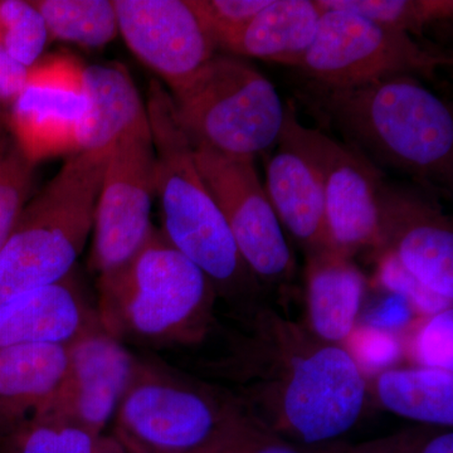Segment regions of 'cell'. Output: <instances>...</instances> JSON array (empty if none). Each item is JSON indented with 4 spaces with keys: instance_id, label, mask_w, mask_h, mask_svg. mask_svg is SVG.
I'll return each instance as SVG.
<instances>
[{
    "instance_id": "obj_26",
    "label": "cell",
    "mask_w": 453,
    "mask_h": 453,
    "mask_svg": "<svg viewBox=\"0 0 453 453\" xmlns=\"http://www.w3.org/2000/svg\"><path fill=\"white\" fill-rule=\"evenodd\" d=\"M33 169L13 139L0 142V250L29 202Z\"/></svg>"
},
{
    "instance_id": "obj_35",
    "label": "cell",
    "mask_w": 453,
    "mask_h": 453,
    "mask_svg": "<svg viewBox=\"0 0 453 453\" xmlns=\"http://www.w3.org/2000/svg\"><path fill=\"white\" fill-rule=\"evenodd\" d=\"M240 453H301L288 441L275 436L252 421L251 429Z\"/></svg>"
},
{
    "instance_id": "obj_21",
    "label": "cell",
    "mask_w": 453,
    "mask_h": 453,
    "mask_svg": "<svg viewBox=\"0 0 453 453\" xmlns=\"http://www.w3.org/2000/svg\"><path fill=\"white\" fill-rule=\"evenodd\" d=\"M323 13L316 0H270L219 49L288 65L311 46Z\"/></svg>"
},
{
    "instance_id": "obj_33",
    "label": "cell",
    "mask_w": 453,
    "mask_h": 453,
    "mask_svg": "<svg viewBox=\"0 0 453 453\" xmlns=\"http://www.w3.org/2000/svg\"><path fill=\"white\" fill-rule=\"evenodd\" d=\"M413 308L403 297L389 292V296L384 297L366 315L365 326L395 334L408 327L412 319Z\"/></svg>"
},
{
    "instance_id": "obj_31",
    "label": "cell",
    "mask_w": 453,
    "mask_h": 453,
    "mask_svg": "<svg viewBox=\"0 0 453 453\" xmlns=\"http://www.w3.org/2000/svg\"><path fill=\"white\" fill-rule=\"evenodd\" d=\"M357 365L366 372L387 371L402 357L401 340L395 334L380 332L365 325H357L347 342L342 344Z\"/></svg>"
},
{
    "instance_id": "obj_12",
    "label": "cell",
    "mask_w": 453,
    "mask_h": 453,
    "mask_svg": "<svg viewBox=\"0 0 453 453\" xmlns=\"http://www.w3.org/2000/svg\"><path fill=\"white\" fill-rule=\"evenodd\" d=\"M85 65L65 53L41 57L28 68L26 88L11 105L12 139L33 165L80 153L88 113Z\"/></svg>"
},
{
    "instance_id": "obj_2",
    "label": "cell",
    "mask_w": 453,
    "mask_h": 453,
    "mask_svg": "<svg viewBox=\"0 0 453 453\" xmlns=\"http://www.w3.org/2000/svg\"><path fill=\"white\" fill-rule=\"evenodd\" d=\"M299 97L377 168L402 173L438 196L452 195V110L417 77L342 88L306 85Z\"/></svg>"
},
{
    "instance_id": "obj_22",
    "label": "cell",
    "mask_w": 453,
    "mask_h": 453,
    "mask_svg": "<svg viewBox=\"0 0 453 453\" xmlns=\"http://www.w3.org/2000/svg\"><path fill=\"white\" fill-rule=\"evenodd\" d=\"M374 392L390 413L423 426L452 428L453 372L416 366L378 372Z\"/></svg>"
},
{
    "instance_id": "obj_19",
    "label": "cell",
    "mask_w": 453,
    "mask_h": 453,
    "mask_svg": "<svg viewBox=\"0 0 453 453\" xmlns=\"http://www.w3.org/2000/svg\"><path fill=\"white\" fill-rule=\"evenodd\" d=\"M306 258V326L319 339L342 345L357 327L365 277L351 258L340 251Z\"/></svg>"
},
{
    "instance_id": "obj_11",
    "label": "cell",
    "mask_w": 453,
    "mask_h": 453,
    "mask_svg": "<svg viewBox=\"0 0 453 453\" xmlns=\"http://www.w3.org/2000/svg\"><path fill=\"white\" fill-rule=\"evenodd\" d=\"M193 148L196 168L253 276L273 285L290 282L296 265L259 180L255 157L219 153L203 144Z\"/></svg>"
},
{
    "instance_id": "obj_17",
    "label": "cell",
    "mask_w": 453,
    "mask_h": 453,
    "mask_svg": "<svg viewBox=\"0 0 453 453\" xmlns=\"http://www.w3.org/2000/svg\"><path fill=\"white\" fill-rule=\"evenodd\" d=\"M65 345L0 351V436L19 437L46 412L67 366Z\"/></svg>"
},
{
    "instance_id": "obj_8",
    "label": "cell",
    "mask_w": 453,
    "mask_h": 453,
    "mask_svg": "<svg viewBox=\"0 0 453 453\" xmlns=\"http://www.w3.org/2000/svg\"><path fill=\"white\" fill-rule=\"evenodd\" d=\"M452 57L422 46L411 35L342 11H324L316 37L288 67L306 85L342 88L395 74L436 76Z\"/></svg>"
},
{
    "instance_id": "obj_25",
    "label": "cell",
    "mask_w": 453,
    "mask_h": 453,
    "mask_svg": "<svg viewBox=\"0 0 453 453\" xmlns=\"http://www.w3.org/2000/svg\"><path fill=\"white\" fill-rule=\"evenodd\" d=\"M50 40L46 22L32 2L0 0V49L31 67Z\"/></svg>"
},
{
    "instance_id": "obj_10",
    "label": "cell",
    "mask_w": 453,
    "mask_h": 453,
    "mask_svg": "<svg viewBox=\"0 0 453 453\" xmlns=\"http://www.w3.org/2000/svg\"><path fill=\"white\" fill-rule=\"evenodd\" d=\"M154 163L150 127L125 135L107 157L92 226L98 282L127 267L153 232Z\"/></svg>"
},
{
    "instance_id": "obj_36",
    "label": "cell",
    "mask_w": 453,
    "mask_h": 453,
    "mask_svg": "<svg viewBox=\"0 0 453 453\" xmlns=\"http://www.w3.org/2000/svg\"><path fill=\"white\" fill-rule=\"evenodd\" d=\"M329 453H395L390 449L386 438L383 440L372 441V442L363 443L359 446L334 447Z\"/></svg>"
},
{
    "instance_id": "obj_13",
    "label": "cell",
    "mask_w": 453,
    "mask_h": 453,
    "mask_svg": "<svg viewBox=\"0 0 453 453\" xmlns=\"http://www.w3.org/2000/svg\"><path fill=\"white\" fill-rule=\"evenodd\" d=\"M440 196L386 178L377 192L380 244L372 255H395L429 290L453 301L452 219Z\"/></svg>"
},
{
    "instance_id": "obj_5",
    "label": "cell",
    "mask_w": 453,
    "mask_h": 453,
    "mask_svg": "<svg viewBox=\"0 0 453 453\" xmlns=\"http://www.w3.org/2000/svg\"><path fill=\"white\" fill-rule=\"evenodd\" d=\"M98 288L101 324L122 342L198 344L214 324L213 283L157 229L127 266Z\"/></svg>"
},
{
    "instance_id": "obj_1",
    "label": "cell",
    "mask_w": 453,
    "mask_h": 453,
    "mask_svg": "<svg viewBox=\"0 0 453 453\" xmlns=\"http://www.w3.org/2000/svg\"><path fill=\"white\" fill-rule=\"evenodd\" d=\"M249 319L220 369L247 417L291 445H325L356 427L368 384L347 349L271 308Z\"/></svg>"
},
{
    "instance_id": "obj_7",
    "label": "cell",
    "mask_w": 453,
    "mask_h": 453,
    "mask_svg": "<svg viewBox=\"0 0 453 453\" xmlns=\"http://www.w3.org/2000/svg\"><path fill=\"white\" fill-rule=\"evenodd\" d=\"M170 96L193 144L255 157L279 142L286 106L275 85L240 57L214 55Z\"/></svg>"
},
{
    "instance_id": "obj_4",
    "label": "cell",
    "mask_w": 453,
    "mask_h": 453,
    "mask_svg": "<svg viewBox=\"0 0 453 453\" xmlns=\"http://www.w3.org/2000/svg\"><path fill=\"white\" fill-rule=\"evenodd\" d=\"M251 426L226 388L138 359L111 437L127 453H240Z\"/></svg>"
},
{
    "instance_id": "obj_18",
    "label": "cell",
    "mask_w": 453,
    "mask_h": 453,
    "mask_svg": "<svg viewBox=\"0 0 453 453\" xmlns=\"http://www.w3.org/2000/svg\"><path fill=\"white\" fill-rule=\"evenodd\" d=\"M279 144L266 164V195L277 219L305 250L306 257L339 251L327 225L320 181L294 149Z\"/></svg>"
},
{
    "instance_id": "obj_24",
    "label": "cell",
    "mask_w": 453,
    "mask_h": 453,
    "mask_svg": "<svg viewBox=\"0 0 453 453\" xmlns=\"http://www.w3.org/2000/svg\"><path fill=\"white\" fill-rule=\"evenodd\" d=\"M324 11H342L365 17L378 25L423 38L429 23L449 19L452 0H318Z\"/></svg>"
},
{
    "instance_id": "obj_6",
    "label": "cell",
    "mask_w": 453,
    "mask_h": 453,
    "mask_svg": "<svg viewBox=\"0 0 453 453\" xmlns=\"http://www.w3.org/2000/svg\"><path fill=\"white\" fill-rule=\"evenodd\" d=\"M110 151L71 155L27 203L0 250V305L71 275L94 226Z\"/></svg>"
},
{
    "instance_id": "obj_20",
    "label": "cell",
    "mask_w": 453,
    "mask_h": 453,
    "mask_svg": "<svg viewBox=\"0 0 453 453\" xmlns=\"http://www.w3.org/2000/svg\"><path fill=\"white\" fill-rule=\"evenodd\" d=\"M83 88L88 107L80 151L111 150L127 134L150 127L145 103L122 65H85Z\"/></svg>"
},
{
    "instance_id": "obj_37",
    "label": "cell",
    "mask_w": 453,
    "mask_h": 453,
    "mask_svg": "<svg viewBox=\"0 0 453 453\" xmlns=\"http://www.w3.org/2000/svg\"><path fill=\"white\" fill-rule=\"evenodd\" d=\"M97 453H127L111 436H103L98 441Z\"/></svg>"
},
{
    "instance_id": "obj_23",
    "label": "cell",
    "mask_w": 453,
    "mask_h": 453,
    "mask_svg": "<svg viewBox=\"0 0 453 453\" xmlns=\"http://www.w3.org/2000/svg\"><path fill=\"white\" fill-rule=\"evenodd\" d=\"M50 38L97 49L119 35L118 14L110 0H35Z\"/></svg>"
},
{
    "instance_id": "obj_32",
    "label": "cell",
    "mask_w": 453,
    "mask_h": 453,
    "mask_svg": "<svg viewBox=\"0 0 453 453\" xmlns=\"http://www.w3.org/2000/svg\"><path fill=\"white\" fill-rule=\"evenodd\" d=\"M386 440L395 453H453L452 428L422 425Z\"/></svg>"
},
{
    "instance_id": "obj_30",
    "label": "cell",
    "mask_w": 453,
    "mask_h": 453,
    "mask_svg": "<svg viewBox=\"0 0 453 453\" xmlns=\"http://www.w3.org/2000/svg\"><path fill=\"white\" fill-rule=\"evenodd\" d=\"M453 309L428 316L417 326L411 350L421 366L453 372Z\"/></svg>"
},
{
    "instance_id": "obj_28",
    "label": "cell",
    "mask_w": 453,
    "mask_h": 453,
    "mask_svg": "<svg viewBox=\"0 0 453 453\" xmlns=\"http://www.w3.org/2000/svg\"><path fill=\"white\" fill-rule=\"evenodd\" d=\"M100 438L70 423L40 419L18 440L20 453H97Z\"/></svg>"
},
{
    "instance_id": "obj_34",
    "label": "cell",
    "mask_w": 453,
    "mask_h": 453,
    "mask_svg": "<svg viewBox=\"0 0 453 453\" xmlns=\"http://www.w3.org/2000/svg\"><path fill=\"white\" fill-rule=\"evenodd\" d=\"M27 79L28 67L0 49V103L12 105L26 88Z\"/></svg>"
},
{
    "instance_id": "obj_3",
    "label": "cell",
    "mask_w": 453,
    "mask_h": 453,
    "mask_svg": "<svg viewBox=\"0 0 453 453\" xmlns=\"http://www.w3.org/2000/svg\"><path fill=\"white\" fill-rule=\"evenodd\" d=\"M145 105L163 234L201 268L216 291L232 296L251 294L258 288L257 279L244 264L225 217L196 168L195 148L179 124L170 92L157 80H151Z\"/></svg>"
},
{
    "instance_id": "obj_9",
    "label": "cell",
    "mask_w": 453,
    "mask_h": 453,
    "mask_svg": "<svg viewBox=\"0 0 453 453\" xmlns=\"http://www.w3.org/2000/svg\"><path fill=\"white\" fill-rule=\"evenodd\" d=\"M277 142L294 149L314 170L339 251L350 258L360 251L374 252L380 244L377 192L386 178L383 170L345 142L301 124L292 100Z\"/></svg>"
},
{
    "instance_id": "obj_15",
    "label": "cell",
    "mask_w": 453,
    "mask_h": 453,
    "mask_svg": "<svg viewBox=\"0 0 453 453\" xmlns=\"http://www.w3.org/2000/svg\"><path fill=\"white\" fill-rule=\"evenodd\" d=\"M119 33L131 52L168 85H186L216 55L188 0H115Z\"/></svg>"
},
{
    "instance_id": "obj_27",
    "label": "cell",
    "mask_w": 453,
    "mask_h": 453,
    "mask_svg": "<svg viewBox=\"0 0 453 453\" xmlns=\"http://www.w3.org/2000/svg\"><path fill=\"white\" fill-rule=\"evenodd\" d=\"M372 256L377 262L375 280L378 285L403 297L418 314L428 318L452 308V300L429 290L427 286L405 270L403 265L392 253L380 252Z\"/></svg>"
},
{
    "instance_id": "obj_16",
    "label": "cell",
    "mask_w": 453,
    "mask_h": 453,
    "mask_svg": "<svg viewBox=\"0 0 453 453\" xmlns=\"http://www.w3.org/2000/svg\"><path fill=\"white\" fill-rule=\"evenodd\" d=\"M100 321L73 277L18 295L0 305V351L29 344H61Z\"/></svg>"
},
{
    "instance_id": "obj_14",
    "label": "cell",
    "mask_w": 453,
    "mask_h": 453,
    "mask_svg": "<svg viewBox=\"0 0 453 453\" xmlns=\"http://www.w3.org/2000/svg\"><path fill=\"white\" fill-rule=\"evenodd\" d=\"M65 348L64 378L40 419L70 423L103 437L129 388L138 357L107 332L101 321Z\"/></svg>"
},
{
    "instance_id": "obj_29",
    "label": "cell",
    "mask_w": 453,
    "mask_h": 453,
    "mask_svg": "<svg viewBox=\"0 0 453 453\" xmlns=\"http://www.w3.org/2000/svg\"><path fill=\"white\" fill-rule=\"evenodd\" d=\"M188 3L217 50L266 7L270 0H188Z\"/></svg>"
}]
</instances>
